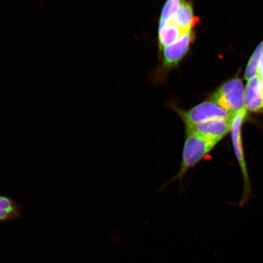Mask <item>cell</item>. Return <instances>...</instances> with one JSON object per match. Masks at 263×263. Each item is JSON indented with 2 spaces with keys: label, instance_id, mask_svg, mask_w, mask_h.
Here are the masks:
<instances>
[{
  "label": "cell",
  "instance_id": "obj_1",
  "mask_svg": "<svg viewBox=\"0 0 263 263\" xmlns=\"http://www.w3.org/2000/svg\"><path fill=\"white\" fill-rule=\"evenodd\" d=\"M217 143L192 131H186L180 169L172 180H181L189 170L202 160Z\"/></svg>",
  "mask_w": 263,
  "mask_h": 263
},
{
  "label": "cell",
  "instance_id": "obj_2",
  "mask_svg": "<svg viewBox=\"0 0 263 263\" xmlns=\"http://www.w3.org/2000/svg\"><path fill=\"white\" fill-rule=\"evenodd\" d=\"M245 88L241 80L232 79L223 84L211 98V100L229 113L235 115L246 111Z\"/></svg>",
  "mask_w": 263,
  "mask_h": 263
},
{
  "label": "cell",
  "instance_id": "obj_3",
  "mask_svg": "<svg viewBox=\"0 0 263 263\" xmlns=\"http://www.w3.org/2000/svg\"><path fill=\"white\" fill-rule=\"evenodd\" d=\"M173 107L182 118L186 129L212 118L234 117V115L229 113L212 100L202 102L188 110H183L175 106Z\"/></svg>",
  "mask_w": 263,
  "mask_h": 263
},
{
  "label": "cell",
  "instance_id": "obj_4",
  "mask_svg": "<svg viewBox=\"0 0 263 263\" xmlns=\"http://www.w3.org/2000/svg\"><path fill=\"white\" fill-rule=\"evenodd\" d=\"M195 39V28H191L178 40L164 47L162 49L163 69L166 70L178 64L188 54Z\"/></svg>",
  "mask_w": 263,
  "mask_h": 263
},
{
  "label": "cell",
  "instance_id": "obj_5",
  "mask_svg": "<svg viewBox=\"0 0 263 263\" xmlns=\"http://www.w3.org/2000/svg\"><path fill=\"white\" fill-rule=\"evenodd\" d=\"M233 118H212L186 129V131L194 132L218 143L231 130Z\"/></svg>",
  "mask_w": 263,
  "mask_h": 263
},
{
  "label": "cell",
  "instance_id": "obj_6",
  "mask_svg": "<svg viewBox=\"0 0 263 263\" xmlns=\"http://www.w3.org/2000/svg\"><path fill=\"white\" fill-rule=\"evenodd\" d=\"M245 106L247 110L256 112L263 108V90L261 78L256 75L248 81L245 91Z\"/></svg>",
  "mask_w": 263,
  "mask_h": 263
},
{
  "label": "cell",
  "instance_id": "obj_7",
  "mask_svg": "<svg viewBox=\"0 0 263 263\" xmlns=\"http://www.w3.org/2000/svg\"><path fill=\"white\" fill-rule=\"evenodd\" d=\"M246 115V111L236 114L233 118L232 126L231 128L232 138L234 147L236 157L241 165L243 174L245 178L248 177L247 176L246 164L244 155H243V150L241 143V126Z\"/></svg>",
  "mask_w": 263,
  "mask_h": 263
},
{
  "label": "cell",
  "instance_id": "obj_8",
  "mask_svg": "<svg viewBox=\"0 0 263 263\" xmlns=\"http://www.w3.org/2000/svg\"><path fill=\"white\" fill-rule=\"evenodd\" d=\"M199 21V20L194 15L192 4L185 0L178 12L168 22L173 23V24L186 32L191 28H195Z\"/></svg>",
  "mask_w": 263,
  "mask_h": 263
},
{
  "label": "cell",
  "instance_id": "obj_9",
  "mask_svg": "<svg viewBox=\"0 0 263 263\" xmlns=\"http://www.w3.org/2000/svg\"><path fill=\"white\" fill-rule=\"evenodd\" d=\"M21 206L11 197L0 195V221L7 222L21 219Z\"/></svg>",
  "mask_w": 263,
  "mask_h": 263
},
{
  "label": "cell",
  "instance_id": "obj_10",
  "mask_svg": "<svg viewBox=\"0 0 263 263\" xmlns=\"http://www.w3.org/2000/svg\"><path fill=\"white\" fill-rule=\"evenodd\" d=\"M185 32L171 22H167L162 27L159 28V45L160 50L166 46L178 40Z\"/></svg>",
  "mask_w": 263,
  "mask_h": 263
},
{
  "label": "cell",
  "instance_id": "obj_11",
  "mask_svg": "<svg viewBox=\"0 0 263 263\" xmlns=\"http://www.w3.org/2000/svg\"><path fill=\"white\" fill-rule=\"evenodd\" d=\"M185 0H166L161 12L159 28L168 22L175 16Z\"/></svg>",
  "mask_w": 263,
  "mask_h": 263
},
{
  "label": "cell",
  "instance_id": "obj_12",
  "mask_svg": "<svg viewBox=\"0 0 263 263\" xmlns=\"http://www.w3.org/2000/svg\"><path fill=\"white\" fill-rule=\"evenodd\" d=\"M262 48L263 41L256 47L247 65L245 74V78L247 81L258 75V66L260 61Z\"/></svg>",
  "mask_w": 263,
  "mask_h": 263
},
{
  "label": "cell",
  "instance_id": "obj_13",
  "mask_svg": "<svg viewBox=\"0 0 263 263\" xmlns=\"http://www.w3.org/2000/svg\"><path fill=\"white\" fill-rule=\"evenodd\" d=\"M258 75H259L260 77H262L263 76V48L260 58V61H259L258 66Z\"/></svg>",
  "mask_w": 263,
  "mask_h": 263
},
{
  "label": "cell",
  "instance_id": "obj_14",
  "mask_svg": "<svg viewBox=\"0 0 263 263\" xmlns=\"http://www.w3.org/2000/svg\"><path fill=\"white\" fill-rule=\"evenodd\" d=\"M261 82H262V90H263V76L261 77Z\"/></svg>",
  "mask_w": 263,
  "mask_h": 263
}]
</instances>
